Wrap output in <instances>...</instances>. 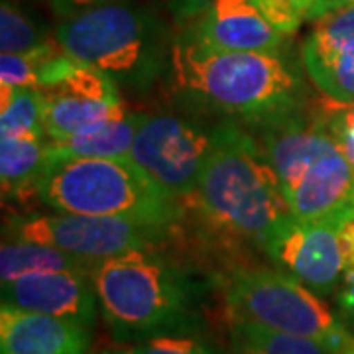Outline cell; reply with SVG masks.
Listing matches in <instances>:
<instances>
[{
  "mask_svg": "<svg viewBox=\"0 0 354 354\" xmlns=\"http://www.w3.org/2000/svg\"><path fill=\"white\" fill-rule=\"evenodd\" d=\"M256 4L281 34H290L307 20L313 0H256Z\"/></svg>",
  "mask_w": 354,
  "mask_h": 354,
  "instance_id": "obj_26",
  "label": "cell"
},
{
  "mask_svg": "<svg viewBox=\"0 0 354 354\" xmlns=\"http://www.w3.org/2000/svg\"><path fill=\"white\" fill-rule=\"evenodd\" d=\"M213 146V130L176 114H144L128 160L169 199L195 197Z\"/></svg>",
  "mask_w": 354,
  "mask_h": 354,
  "instance_id": "obj_9",
  "label": "cell"
},
{
  "mask_svg": "<svg viewBox=\"0 0 354 354\" xmlns=\"http://www.w3.org/2000/svg\"><path fill=\"white\" fill-rule=\"evenodd\" d=\"M262 150L276 169L291 216L342 221L354 216V167L321 120L295 111L260 122Z\"/></svg>",
  "mask_w": 354,
  "mask_h": 354,
  "instance_id": "obj_4",
  "label": "cell"
},
{
  "mask_svg": "<svg viewBox=\"0 0 354 354\" xmlns=\"http://www.w3.org/2000/svg\"><path fill=\"white\" fill-rule=\"evenodd\" d=\"M132 348L136 354H225L215 344L197 337V333L160 335L138 341Z\"/></svg>",
  "mask_w": 354,
  "mask_h": 354,
  "instance_id": "obj_23",
  "label": "cell"
},
{
  "mask_svg": "<svg viewBox=\"0 0 354 354\" xmlns=\"http://www.w3.org/2000/svg\"><path fill=\"white\" fill-rule=\"evenodd\" d=\"M2 304L93 327L99 297L87 272H48L0 283Z\"/></svg>",
  "mask_w": 354,
  "mask_h": 354,
  "instance_id": "obj_11",
  "label": "cell"
},
{
  "mask_svg": "<svg viewBox=\"0 0 354 354\" xmlns=\"http://www.w3.org/2000/svg\"><path fill=\"white\" fill-rule=\"evenodd\" d=\"M337 304H339L342 317L354 325V266L342 278L339 293H337Z\"/></svg>",
  "mask_w": 354,
  "mask_h": 354,
  "instance_id": "obj_27",
  "label": "cell"
},
{
  "mask_svg": "<svg viewBox=\"0 0 354 354\" xmlns=\"http://www.w3.org/2000/svg\"><path fill=\"white\" fill-rule=\"evenodd\" d=\"M142 113L128 111L124 116L87 128L64 138H48V164L64 158H127L142 122Z\"/></svg>",
  "mask_w": 354,
  "mask_h": 354,
  "instance_id": "obj_14",
  "label": "cell"
},
{
  "mask_svg": "<svg viewBox=\"0 0 354 354\" xmlns=\"http://www.w3.org/2000/svg\"><path fill=\"white\" fill-rule=\"evenodd\" d=\"M48 164V144L44 138L0 136V177L2 191H34V183Z\"/></svg>",
  "mask_w": 354,
  "mask_h": 354,
  "instance_id": "obj_19",
  "label": "cell"
},
{
  "mask_svg": "<svg viewBox=\"0 0 354 354\" xmlns=\"http://www.w3.org/2000/svg\"><path fill=\"white\" fill-rule=\"evenodd\" d=\"M62 51L59 41H48L38 50L28 53H8L0 55V81L4 87L12 88H38L39 69L55 53Z\"/></svg>",
  "mask_w": 354,
  "mask_h": 354,
  "instance_id": "obj_21",
  "label": "cell"
},
{
  "mask_svg": "<svg viewBox=\"0 0 354 354\" xmlns=\"http://www.w3.org/2000/svg\"><path fill=\"white\" fill-rule=\"evenodd\" d=\"M304 62L307 73L330 101L354 102V39L337 46H319L304 41Z\"/></svg>",
  "mask_w": 354,
  "mask_h": 354,
  "instance_id": "obj_17",
  "label": "cell"
},
{
  "mask_svg": "<svg viewBox=\"0 0 354 354\" xmlns=\"http://www.w3.org/2000/svg\"><path fill=\"white\" fill-rule=\"evenodd\" d=\"M0 136L46 138L44 95L38 88H12L2 85Z\"/></svg>",
  "mask_w": 354,
  "mask_h": 354,
  "instance_id": "obj_20",
  "label": "cell"
},
{
  "mask_svg": "<svg viewBox=\"0 0 354 354\" xmlns=\"http://www.w3.org/2000/svg\"><path fill=\"white\" fill-rule=\"evenodd\" d=\"M195 199L216 227L260 246L291 216L266 152L230 120L213 128V146Z\"/></svg>",
  "mask_w": 354,
  "mask_h": 354,
  "instance_id": "obj_3",
  "label": "cell"
},
{
  "mask_svg": "<svg viewBox=\"0 0 354 354\" xmlns=\"http://www.w3.org/2000/svg\"><path fill=\"white\" fill-rule=\"evenodd\" d=\"M319 120L323 122L325 130L333 136L341 152L354 167V102L353 104L335 102V106Z\"/></svg>",
  "mask_w": 354,
  "mask_h": 354,
  "instance_id": "obj_25",
  "label": "cell"
},
{
  "mask_svg": "<svg viewBox=\"0 0 354 354\" xmlns=\"http://www.w3.org/2000/svg\"><path fill=\"white\" fill-rule=\"evenodd\" d=\"M228 315L313 339L337 351L353 333L323 297L283 270L239 268L225 286Z\"/></svg>",
  "mask_w": 354,
  "mask_h": 354,
  "instance_id": "obj_7",
  "label": "cell"
},
{
  "mask_svg": "<svg viewBox=\"0 0 354 354\" xmlns=\"http://www.w3.org/2000/svg\"><path fill=\"white\" fill-rule=\"evenodd\" d=\"M228 342L232 354H330V351L299 335L268 329L244 319H228Z\"/></svg>",
  "mask_w": 354,
  "mask_h": 354,
  "instance_id": "obj_18",
  "label": "cell"
},
{
  "mask_svg": "<svg viewBox=\"0 0 354 354\" xmlns=\"http://www.w3.org/2000/svg\"><path fill=\"white\" fill-rule=\"evenodd\" d=\"M193 36L216 50L279 53L286 34L268 20L256 0H215L201 14Z\"/></svg>",
  "mask_w": 354,
  "mask_h": 354,
  "instance_id": "obj_12",
  "label": "cell"
},
{
  "mask_svg": "<svg viewBox=\"0 0 354 354\" xmlns=\"http://www.w3.org/2000/svg\"><path fill=\"white\" fill-rule=\"evenodd\" d=\"M41 93V91H39ZM44 95V127L48 138H64L87 128L120 118L128 113L122 99H93L69 93H41Z\"/></svg>",
  "mask_w": 354,
  "mask_h": 354,
  "instance_id": "obj_15",
  "label": "cell"
},
{
  "mask_svg": "<svg viewBox=\"0 0 354 354\" xmlns=\"http://www.w3.org/2000/svg\"><path fill=\"white\" fill-rule=\"evenodd\" d=\"M169 71L183 97L256 124L295 111L304 88L281 53L216 50L195 36L171 46Z\"/></svg>",
  "mask_w": 354,
  "mask_h": 354,
  "instance_id": "obj_1",
  "label": "cell"
},
{
  "mask_svg": "<svg viewBox=\"0 0 354 354\" xmlns=\"http://www.w3.org/2000/svg\"><path fill=\"white\" fill-rule=\"evenodd\" d=\"M215 0H169L171 10L179 20H189L195 16H201Z\"/></svg>",
  "mask_w": 354,
  "mask_h": 354,
  "instance_id": "obj_28",
  "label": "cell"
},
{
  "mask_svg": "<svg viewBox=\"0 0 354 354\" xmlns=\"http://www.w3.org/2000/svg\"><path fill=\"white\" fill-rule=\"evenodd\" d=\"M346 2H351V0H313L307 20H313V22H315L317 18L325 16L327 12L335 10V8H339V6L346 4Z\"/></svg>",
  "mask_w": 354,
  "mask_h": 354,
  "instance_id": "obj_29",
  "label": "cell"
},
{
  "mask_svg": "<svg viewBox=\"0 0 354 354\" xmlns=\"http://www.w3.org/2000/svg\"><path fill=\"white\" fill-rule=\"evenodd\" d=\"M101 354H136V353H134V348L130 346V348H111V351H102Z\"/></svg>",
  "mask_w": 354,
  "mask_h": 354,
  "instance_id": "obj_32",
  "label": "cell"
},
{
  "mask_svg": "<svg viewBox=\"0 0 354 354\" xmlns=\"http://www.w3.org/2000/svg\"><path fill=\"white\" fill-rule=\"evenodd\" d=\"M95 264L85 258L59 250L39 242L4 239L0 248V281H14L32 274L48 272H87L93 274Z\"/></svg>",
  "mask_w": 354,
  "mask_h": 354,
  "instance_id": "obj_16",
  "label": "cell"
},
{
  "mask_svg": "<svg viewBox=\"0 0 354 354\" xmlns=\"http://www.w3.org/2000/svg\"><path fill=\"white\" fill-rule=\"evenodd\" d=\"M330 354H354V335H351L337 351H333Z\"/></svg>",
  "mask_w": 354,
  "mask_h": 354,
  "instance_id": "obj_30",
  "label": "cell"
},
{
  "mask_svg": "<svg viewBox=\"0 0 354 354\" xmlns=\"http://www.w3.org/2000/svg\"><path fill=\"white\" fill-rule=\"evenodd\" d=\"M354 39V0L317 18L307 41L319 46H337Z\"/></svg>",
  "mask_w": 354,
  "mask_h": 354,
  "instance_id": "obj_24",
  "label": "cell"
},
{
  "mask_svg": "<svg viewBox=\"0 0 354 354\" xmlns=\"http://www.w3.org/2000/svg\"><path fill=\"white\" fill-rule=\"evenodd\" d=\"M279 270L304 281L321 297L339 290L354 266V216L342 221H299L288 216L262 244Z\"/></svg>",
  "mask_w": 354,
  "mask_h": 354,
  "instance_id": "obj_8",
  "label": "cell"
},
{
  "mask_svg": "<svg viewBox=\"0 0 354 354\" xmlns=\"http://www.w3.org/2000/svg\"><path fill=\"white\" fill-rule=\"evenodd\" d=\"M165 228L124 216H95L75 213L20 216L8 223V239L39 242L97 264L130 250L153 248Z\"/></svg>",
  "mask_w": 354,
  "mask_h": 354,
  "instance_id": "obj_10",
  "label": "cell"
},
{
  "mask_svg": "<svg viewBox=\"0 0 354 354\" xmlns=\"http://www.w3.org/2000/svg\"><path fill=\"white\" fill-rule=\"evenodd\" d=\"M55 38L67 55L130 91L150 87L171 59L152 18L122 2L88 6L59 26Z\"/></svg>",
  "mask_w": 354,
  "mask_h": 354,
  "instance_id": "obj_6",
  "label": "cell"
},
{
  "mask_svg": "<svg viewBox=\"0 0 354 354\" xmlns=\"http://www.w3.org/2000/svg\"><path fill=\"white\" fill-rule=\"evenodd\" d=\"M59 2H64V4H69V6H95V4H99V0H59Z\"/></svg>",
  "mask_w": 354,
  "mask_h": 354,
  "instance_id": "obj_31",
  "label": "cell"
},
{
  "mask_svg": "<svg viewBox=\"0 0 354 354\" xmlns=\"http://www.w3.org/2000/svg\"><path fill=\"white\" fill-rule=\"evenodd\" d=\"M91 276L99 309L116 339L144 341L201 329V283L153 248L101 260Z\"/></svg>",
  "mask_w": 354,
  "mask_h": 354,
  "instance_id": "obj_2",
  "label": "cell"
},
{
  "mask_svg": "<svg viewBox=\"0 0 354 354\" xmlns=\"http://www.w3.org/2000/svg\"><path fill=\"white\" fill-rule=\"evenodd\" d=\"M91 329L2 304L0 354H88Z\"/></svg>",
  "mask_w": 354,
  "mask_h": 354,
  "instance_id": "obj_13",
  "label": "cell"
},
{
  "mask_svg": "<svg viewBox=\"0 0 354 354\" xmlns=\"http://www.w3.org/2000/svg\"><path fill=\"white\" fill-rule=\"evenodd\" d=\"M34 193L55 213L124 216L160 228L179 216V203L128 158L55 160L41 169Z\"/></svg>",
  "mask_w": 354,
  "mask_h": 354,
  "instance_id": "obj_5",
  "label": "cell"
},
{
  "mask_svg": "<svg viewBox=\"0 0 354 354\" xmlns=\"http://www.w3.org/2000/svg\"><path fill=\"white\" fill-rule=\"evenodd\" d=\"M48 39L39 28L12 2L2 0L0 6V50L8 53H28L46 46Z\"/></svg>",
  "mask_w": 354,
  "mask_h": 354,
  "instance_id": "obj_22",
  "label": "cell"
}]
</instances>
